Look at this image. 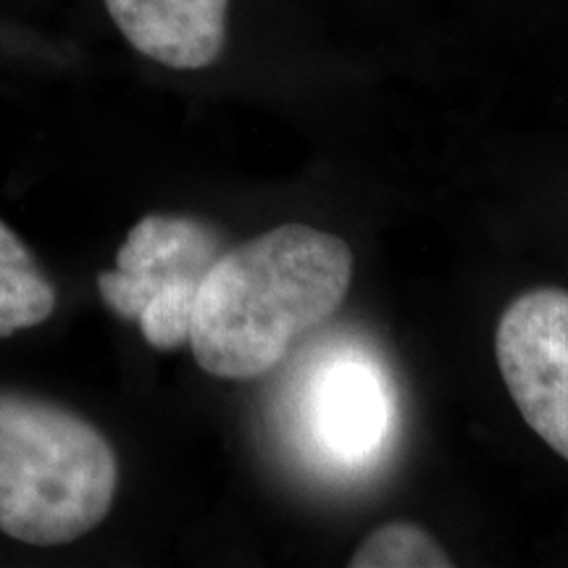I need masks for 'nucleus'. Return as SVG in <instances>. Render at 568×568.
Listing matches in <instances>:
<instances>
[{"label": "nucleus", "instance_id": "f257e3e1", "mask_svg": "<svg viewBox=\"0 0 568 568\" xmlns=\"http://www.w3.org/2000/svg\"><path fill=\"white\" fill-rule=\"evenodd\" d=\"M353 280L345 240L282 224L226 247L197 287L190 351L216 379L268 374L305 332L335 316Z\"/></svg>", "mask_w": 568, "mask_h": 568}, {"label": "nucleus", "instance_id": "f03ea898", "mask_svg": "<svg viewBox=\"0 0 568 568\" xmlns=\"http://www.w3.org/2000/svg\"><path fill=\"white\" fill-rule=\"evenodd\" d=\"M119 460L88 418L0 393V535L38 548L74 542L109 516Z\"/></svg>", "mask_w": 568, "mask_h": 568}, {"label": "nucleus", "instance_id": "7ed1b4c3", "mask_svg": "<svg viewBox=\"0 0 568 568\" xmlns=\"http://www.w3.org/2000/svg\"><path fill=\"white\" fill-rule=\"evenodd\" d=\"M495 358L529 429L568 460V290L535 287L510 301Z\"/></svg>", "mask_w": 568, "mask_h": 568}, {"label": "nucleus", "instance_id": "20e7f679", "mask_svg": "<svg viewBox=\"0 0 568 568\" xmlns=\"http://www.w3.org/2000/svg\"><path fill=\"white\" fill-rule=\"evenodd\" d=\"M224 251L222 232L209 222L151 213L126 234L116 266L98 274V293L119 318L138 322L155 295L201 287L205 272Z\"/></svg>", "mask_w": 568, "mask_h": 568}, {"label": "nucleus", "instance_id": "39448f33", "mask_svg": "<svg viewBox=\"0 0 568 568\" xmlns=\"http://www.w3.org/2000/svg\"><path fill=\"white\" fill-rule=\"evenodd\" d=\"M134 51L161 67L195 71L222 59L230 0H103Z\"/></svg>", "mask_w": 568, "mask_h": 568}, {"label": "nucleus", "instance_id": "423d86ee", "mask_svg": "<svg viewBox=\"0 0 568 568\" xmlns=\"http://www.w3.org/2000/svg\"><path fill=\"white\" fill-rule=\"evenodd\" d=\"M314 422L322 443L337 456L361 458L382 443L387 422L385 389L366 366H337L314 397Z\"/></svg>", "mask_w": 568, "mask_h": 568}, {"label": "nucleus", "instance_id": "0eeeda50", "mask_svg": "<svg viewBox=\"0 0 568 568\" xmlns=\"http://www.w3.org/2000/svg\"><path fill=\"white\" fill-rule=\"evenodd\" d=\"M55 303L53 282L42 274L24 240L0 219V339L48 322Z\"/></svg>", "mask_w": 568, "mask_h": 568}, {"label": "nucleus", "instance_id": "6e6552de", "mask_svg": "<svg viewBox=\"0 0 568 568\" xmlns=\"http://www.w3.org/2000/svg\"><path fill=\"white\" fill-rule=\"evenodd\" d=\"M351 568H450L453 558L429 531L410 521H389L374 529L347 560Z\"/></svg>", "mask_w": 568, "mask_h": 568}]
</instances>
